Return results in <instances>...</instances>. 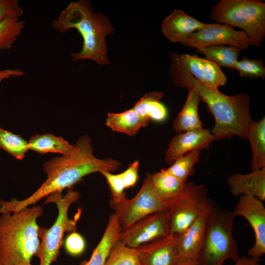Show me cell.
Segmentation results:
<instances>
[{
  "instance_id": "30bf717a",
  "label": "cell",
  "mask_w": 265,
  "mask_h": 265,
  "mask_svg": "<svg viewBox=\"0 0 265 265\" xmlns=\"http://www.w3.org/2000/svg\"><path fill=\"white\" fill-rule=\"evenodd\" d=\"M170 233L168 209L147 215L122 230L118 240L135 248L154 240L168 236Z\"/></svg>"
},
{
  "instance_id": "277c9868",
  "label": "cell",
  "mask_w": 265,
  "mask_h": 265,
  "mask_svg": "<svg viewBox=\"0 0 265 265\" xmlns=\"http://www.w3.org/2000/svg\"><path fill=\"white\" fill-rule=\"evenodd\" d=\"M41 206L28 207L0 216V258L3 265H31L40 245L37 219Z\"/></svg>"
},
{
  "instance_id": "2e32d148",
  "label": "cell",
  "mask_w": 265,
  "mask_h": 265,
  "mask_svg": "<svg viewBox=\"0 0 265 265\" xmlns=\"http://www.w3.org/2000/svg\"><path fill=\"white\" fill-rule=\"evenodd\" d=\"M230 191L235 197L247 196L265 200V167L247 174H232L227 179Z\"/></svg>"
},
{
  "instance_id": "d4e9b609",
  "label": "cell",
  "mask_w": 265,
  "mask_h": 265,
  "mask_svg": "<svg viewBox=\"0 0 265 265\" xmlns=\"http://www.w3.org/2000/svg\"><path fill=\"white\" fill-rule=\"evenodd\" d=\"M203 53L206 59L216 64L219 67L234 69L238 60L240 50L233 46H212L197 49Z\"/></svg>"
},
{
  "instance_id": "6da1fadb",
  "label": "cell",
  "mask_w": 265,
  "mask_h": 265,
  "mask_svg": "<svg viewBox=\"0 0 265 265\" xmlns=\"http://www.w3.org/2000/svg\"><path fill=\"white\" fill-rule=\"evenodd\" d=\"M89 136L81 137L75 144L76 149L72 154L57 157L46 161L43 171L46 180L31 195L19 200L0 199V213H10L35 204L41 199L55 192H62L80 182L85 176L95 172H112L118 170L121 163L115 159H100L93 154Z\"/></svg>"
},
{
  "instance_id": "52a82bcc",
  "label": "cell",
  "mask_w": 265,
  "mask_h": 265,
  "mask_svg": "<svg viewBox=\"0 0 265 265\" xmlns=\"http://www.w3.org/2000/svg\"><path fill=\"white\" fill-rule=\"evenodd\" d=\"M80 194L78 191L68 190L65 195L55 192L46 197L45 204L54 203L58 214L53 225L49 229L39 227L38 236L41 242L36 256L39 259V265H51L56 262L60 255V249L64 243L65 233L76 231L77 221L80 212L74 219H70L68 212L70 206L78 201Z\"/></svg>"
},
{
  "instance_id": "83f0119b",
  "label": "cell",
  "mask_w": 265,
  "mask_h": 265,
  "mask_svg": "<svg viewBox=\"0 0 265 265\" xmlns=\"http://www.w3.org/2000/svg\"><path fill=\"white\" fill-rule=\"evenodd\" d=\"M104 265H143L134 248L117 240L112 246Z\"/></svg>"
},
{
  "instance_id": "e0dca14e",
  "label": "cell",
  "mask_w": 265,
  "mask_h": 265,
  "mask_svg": "<svg viewBox=\"0 0 265 265\" xmlns=\"http://www.w3.org/2000/svg\"><path fill=\"white\" fill-rule=\"evenodd\" d=\"M210 213L199 217L185 232L177 236L180 259L196 261L203 244Z\"/></svg>"
},
{
  "instance_id": "4dcf8cb0",
  "label": "cell",
  "mask_w": 265,
  "mask_h": 265,
  "mask_svg": "<svg viewBox=\"0 0 265 265\" xmlns=\"http://www.w3.org/2000/svg\"><path fill=\"white\" fill-rule=\"evenodd\" d=\"M171 60L181 65L196 80L201 82L203 77L204 58L197 55L173 53Z\"/></svg>"
},
{
  "instance_id": "f1b7e54d",
  "label": "cell",
  "mask_w": 265,
  "mask_h": 265,
  "mask_svg": "<svg viewBox=\"0 0 265 265\" xmlns=\"http://www.w3.org/2000/svg\"><path fill=\"white\" fill-rule=\"evenodd\" d=\"M0 148L18 160L23 159L29 150L28 141L20 135L4 130L0 126Z\"/></svg>"
},
{
  "instance_id": "ab89813d",
  "label": "cell",
  "mask_w": 265,
  "mask_h": 265,
  "mask_svg": "<svg viewBox=\"0 0 265 265\" xmlns=\"http://www.w3.org/2000/svg\"><path fill=\"white\" fill-rule=\"evenodd\" d=\"M0 265H3L2 263H1V260H0Z\"/></svg>"
},
{
  "instance_id": "7a4b0ae2",
  "label": "cell",
  "mask_w": 265,
  "mask_h": 265,
  "mask_svg": "<svg viewBox=\"0 0 265 265\" xmlns=\"http://www.w3.org/2000/svg\"><path fill=\"white\" fill-rule=\"evenodd\" d=\"M170 73L173 83L177 86L186 88L191 85L196 88L200 101L207 105L208 110L214 117L215 123L211 132L215 140L234 136L247 140L248 129L253 121L247 94L227 95L218 89L208 87L172 60Z\"/></svg>"
},
{
  "instance_id": "5bb4252c",
  "label": "cell",
  "mask_w": 265,
  "mask_h": 265,
  "mask_svg": "<svg viewBox=\"0 0 265 265\" xmlns=\"http://www.w3.org/2000/svg\"><path fill=\"white\" fill-rule=\"evenodd\" d=\"M215 139L211 131L204 128L178 133L168 144L165 161L172 164L184 155L194 150L207 149Z\"/></svg>"
},
{
  "instance_id": "4316f807",
  "label": "cell",
  "mask_w": 265,
  "mask_h": 265,
  "mask_svg": "<svg viewBox=\"0 0 265 265\" xmlns=\"http://www.w3.org/2000/svg\"><path fill=\"white\" fill-rule=\"evenodd\" d=\"M25 27V22L9 17L0 22V52L11 49Z\"/></svg>"
},
{
  "instance_id": "7402d4cb",
  "label": "cell",
  "mask_w": 265,
  "mask_h": 265,
  "mask_svg": "<svg viewBox=\"0 0 265 265\" xmlns=\"http://www.w3.org/2000/svg\"><path fill=\"white\" fill-rule=\"evenodd\" d=\"M151 181L157 193L168 206L182 193L187 183L170 174L166 169L151 174Z\"/></svg>"
},
{
  "instance_id": "1f68e13d",
  "label": "cell",
  "mask_w": 265,
  "mask_h": 265,
  "mask_svg": "<svg viewBox=\"0 0 265 265\" xmlns=\"http://www.w3.org/2000/svg\"><path fill=\"white\" fill-rule=\"evenodd\" d=\"M234 69L238 71L241 77L262 79L265 78V67L262 60L250 59L245 56L237 62Z\"/></svg>"
},
{
  "instance_id": "484cf974",
  "label": "cell",
  "mask_w": 265,
  "mask_h": 265,
  "mask_svg": "<svg viewBox=\"0 0 265 265\" xmlns=\"http://www.w3.org/2000/svg\"><path fill=\"white\" fill-rule=\"evenodd\" d=\"M199 150L188 152L180 157L172 164L166 171L184 182L194 173V166L200 160Z\"/></svg>"
},
{
  "instance_id": "ffe728a7",
  "label": "cell",
  "mask_w": 265,
  "mask_h": 265,
  "mask_svg": "<svg viewBox=\"0 0 265 265\" xmlns=\"http://www.w3.org/2000/svg\"><path fill=\"white\" fill-rule=\"evenodd\" d=\"M28 147L29 150L41 155L53 153L68 156L73 154L76 149L75 145H71L63 137L51 133L37 134L31 136L28 141Z\"/></svg>"
},
{
  "instance_id": "9c48e42d",
  "label": "cell",
  "mask_w": 265,
  "mask_h": 265,
  "mask_svg": "<svg viewBox=\"0 0 265 265\" xmlns=\"http://www.w3.org/2000/svg\"><path fill=\"white\" fill-rule=\"evenodd\" d=\"M110 207L114 211L122 230L141 218L168 209L167 204L159 196L148 173L137 193L132 199L126 196L118 201L110 200Z\"/></svg>"
},
{
  "instance_id": "603a6c76",
  "label": "cell",
  "mask_w": 265,
  "mask_h": 265,
  "mask_svg": "<svg viewBox=\"0 0 265 265\" xmlns=\"http://www.w3.org/2000/svg\"><path fill=\"white\" fill-rule=\"evenodd\" d=\"M252 151L251 170L265 167V117L250 124L247 134Z\"/></svg>"
},
{
  "instance_id": "d6986e66",
  "label": "cell",
  "mask_w": 265,
  "mask_h": 265,
  "mask_svg": "<svg viewBox=\"0 0 265 265\" xmlns=\"http://www.w3.org/2000/svg\"><path fill=\"white\" fill-rule=\"evenodd\" d=\"M122 230L117 216L112 213L109 216L103 236L93 251L89 260L81 262V265H104Z\"/></svg>"
},
{
  "instance_id": "f546056e",
  "label": "cell",
  "mask_w": 265,
  "mask_h": 265,
  "mask_svg": "<svg viewBox=\"0 0 265 265\" xmlns=\"http://www.w3.org/2000/svg\"><path fill=\"white\" fill-rule=\"evenodd\" d=\"M227 80L226 76L219 66L204 58L202 80L200 82L208 87L218 89L219 87L224 86Z\"/></svg>"
},
{
  "instance_id": "d6a6232c",
  "label": "cell",
  "mask_w": 265,
  "mask_h": 265,
  "mask_svg": "<svg viewBox=\"0 0 265 265\" xmlns=\"http://www.w3.org/2000/svg\"><path fill=\"white\" fill-rule=\"evenodd\" d=\"M106 179L112 195L111 200L118 201L126 196L124 189V184L121 174H114L111 172L103 171L101 172Z\"/></svg>"
},
{
  "instance_id": "f35d334b",
  "label": "cell",
  "mask_w": 265,
  "mask_h": 265,
  "mask_svg": "<svg viewBox=\"0 0 265 265\" xmlns=\"http://www.w3.org/2000/svg\"><path fill=\"white\" fill-rule=\"evenodd\" d=\"M177 265H197L196 261L187 259H179Z\"/></svg>"
},
{
  "instance_id": "5b68a950",
  "label": "cell",
  "mask_w": 265,
  "mask_h": 265,
  "mask_svg": "<svg viewBox=\"0 0 265 265\" xmlns=\"http://www.w3.org/2000/svg\"><path fill=\"white\" fill-rule=\"evenodd\" d=\"M233 211L215 207L210 213L197 265H222L228 259L238 260V244L233 236Z\"/></svg>"
},
{
  "instance_id": "9a60e30c",
  "label": "cell",
  "mask_w": 265,
  "mask_h": 265,
  "mask_svg": "<svg viewBox=\"0 0 265 265\" xmlns=\"http://www.w3.org/2000/svg\"><path fill=\"white\" fill-rule=\"evenodd\" d=\"M206 25L182 9H175L162 21L161 29L163 34L170 42L182 44L188 37Z\"/></svg>"
},
{
  "instance_id": "e575fe53",
  "label": "cell",
  "mask_w": 265,
  "mask_h": 265,
  "mask_svg": "<svg viewBox=\"0 0 265 265\" xmlns=\"http://www.w3.org/2000/svg\"><path fill=\"white\" fill-rule=\"evenodd\" d=\"M24 10L17 0H0V22L9 17H21Z\"/></svg>"
},
{
  "instance_id": "74e56055",
  "label": "cell",
  "mask_w": 265,
  "mask_h": 265,
  "mask_svg": "<svg viewBox=\"0 0 265 265\" xmlns=\"http://www.w3.org/2000/svg\"><path fill=\"white\" fill-rule=\"evenodd\" d=\"M260 261V258H254L242 256L235 262L234 265H261Z\"/></svg>"
},
{
  "instance_id": "ac0fdd59",
  "label": "cell",
  "mask_w": 265,
  "mask_h": 265,
  "mask_svg": "<svg viewBox=\"0 0 265 265\" xmlns=\"http://www.w3.org/2000/svg\"><path fill=\"white\" fill-rule=\"evenodd\" d=\"M188 94L182 110L173 122L174 130L178 133L204 128L198 114V105L201 101L194 86L186 87Z\"/></svg>"
},
{
  "instance_id": "836d02e7",
  "label": "cell",
  "mask_w": 265,
  "mask_h": 265,
  "mask_svg": "<svg viewBox=\"0 0 265 265\" xmlns=\"http://www.w3.org/2000/svg\"><path fill=\"white\" fill-rule=\"evenodd\" d=\"M65 249L70 255H81L86 248V242L81 235L76 231L70 233L64 240Z\"/></svg>"
},
{
  "instance_id": "3957f363",
  "label": "cell",
  "mask_w": 265,
  "mask_h": 265,
  "mask_svg": "<svg viewBox=\"0 0 265 265\" xmlns=\"http://www.w3.org/2000/svg\"><path fill=\"white\" fill-rule=\"evenodd\" d=\"M52 26L62 33L76 29L81 35V50L71 53L73 61L90 60L101 66L109 63L106 37L115 28L106 15L94 11L90 1H71L53 22Z\"/></svg>"
},
{
  "instance_id": "8fae6325",
  "label": "cell",
  "mask_w": 265,
  "mask_h": 265,
  "mask_svg": "<svg viewBox=\"0 0 265 265\" xmlns=\"http://www.w3.org/2000/svg\"><path fill=\"white\" fill-rule=\"evenodd\" d=\"M182 44L196 49L212 46L228 45L240 51L247 49L251 43L243 31L236 30L228 25L214 23L206 24L204 27L188 37Z\"/></svg>"
},
{
  "instance_id": "8992f818",
  "label": "cell",
  "mask_w": 265,
  "mask_h": 265,
  "mask_svg": "<svg viewBox=\"0 0 265 265\" xmlns=\"http://www.w3.org/2000/svg\"><path fill=\"white\" fill-rule=\"evenodd\" d=\"M210 17L219 24L241 29L251 45L259 47L265 36V3L257 0H221L212 7Z\"/></svg>"
},
{
  "instance_id": "44dd1931",
  "label": "cell",
  "mask_w": 265,
  "mask_h": 265,
  "mask_svg": "<svg viewBox=\"0 0 265 265\" xmlns=\"http://www.w3.org/2000/svg\"><path fill=\"white\" fill-rule=\"evenodd\" d=\"M149 120L140 116L132 108L120 113H109L106 125L114 132L133 136Z\"/></svg>"
},
{
  "instance_id": "8d00e7d4",
  "label": "cell",
  "mask_w": 265,
  "mask_h": 265,
  "mask_svg": "<svg viewBox=\"0 0 265 265\" xmlns=\"http://www.w3.org/2000/svg\"><path fill=\"white\" fill-rule=\"evenodd\" d=\"M25 74L20 69H6L0 70V83L3 80L21 77Z\"/></svg>"
},
{
  "instance_id": "7c38bea8",
  "label": "cell",
  "mask_w": 265,
  "mask_h": 265,
  "mask_svg": "<svg viewBox=\"0 0 265 265\" xmlns=\"http://www.w3.org/2000/svg\"><path fill=\"white\" fill-rule=\"evenodd\" d=\"M233 213L244 217L252 226L255 242L247 250L251 258H260L265 253V208L263 201L257 198L239 196Z\"/></svg>"
},
{
  "instance_id": "4fadbf2b",
  "label": "cell",
  "mask_w": 265,
  "mask_h": 265,
  "mask_svg": "<svg viewBox=\"0 0 265 265\" xmlns=\"http://www.w3.org/2000/svg\"><path fill=\"white\" fill-rule=\"evenodd\" d=\"M134 249L143 265H177L180 259L177 236L169 235Z\"/></svg>"
},
{
  "instance_id": "ba28073f",
  "label": "cell",
  "mask_w": 265,
  "mask_h": 265,
  "mask_svg": "<svg viewBox=\"0 0 265 265\" xmlns=\"http://www.w3.org/2000/svg\"><path fill=\"white\" fill-rule=\"evenodd\" d=\"M215 207V203L207 195L205 185L187 182L182 193L168 205L170 235H181L199 217Z\"/></svg>"
},
{
  "instance_id": "cb8c5ba5",
  "label": "cell",
  "mask_w": 265,
  "mask_h": 265,
  "mask_svg": "<svg viewBox=\"0 0 265 265\" xmlns=\"http://www.w3.org/2000/svg\"><path fill=\"white\" fill-rule=\"evenodd\" d=\"M163 96V93L159 91L146 93L136 102L132 108L145 119L163 121L167 116L166 108L159 102Z\"/></svg>"
},
{
  "instance_id": "d590c367",
  "label": "cell",
  "mask_w": 265,
  "mask_h": 265,
  "mask_svg": "<svg viewBox=\"0 0 265 265\" xmlns=\"http://www.w3.org/2000/svg\"><path fill=\"white\" fill-rule=\"evenodd\" d=\"M138 160H135L130 164L128 168L120 173L125 188L134 186L138 180Z\"/></svg>"
}]
</instances>
